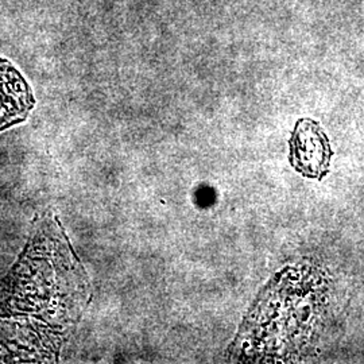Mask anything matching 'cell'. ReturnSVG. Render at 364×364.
<instances>
[{
  "instance_id": "cell-1",
  "label": "cell",
  "mask_w": 364,
  "mask_h": 364,
  "mask_svg": "<svg viewBox=\"0 0 364 364\" xmlns=\"http://www.w3.org/2000/svg\"><path fill=\"white\" fill-rule=\"evenodd\" d=\"M331 161V147L320 124L302 119L290 139V162L306 177H323Z\"/></svg>"
},
{
  "instance_id": "cell-2",
  "label": "cell",
  "mask_w": 364,
  "mask_h": 364,
  "mask_svg": "<svg viewBox=\"0 0 364 364\" xmlns=\"http://www.w3.org/2000/svg\"><path fill=\"white\" fill-rule=\"evenodd\" d=\"M34 105L36 99L25 77L0 57V132L25 122Z\"/></svg>"
}]
</instances>
